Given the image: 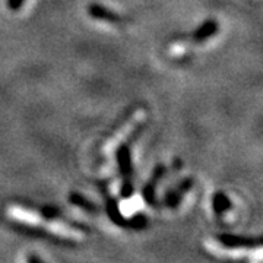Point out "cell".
Segmentation results:
<instances>
[{
    "mask_svg": "<svg viewBox=\"0 0 263 263\" xmlns=\"http://www.w3.org/2000/svg\"><path fill=\"white\" fill-rule=\"evenodd\" d=\"M192 187H193V179H190V177H186V179L179 181L177 186L170 189L168 192L165 193L164 200H162L164 206L170 208V209H177L180 206V203H181V200H183V197L186 196V193Z\"/></svg>",
    "mask_w": 263,
    "mask_h": 263,
    "instance_id": "obj_1",
    "label": "cell"
},
{
    "mask_svg": "<svg viewBox=\"0 0 263 263\" xmlns=\"http://www.w3.org/2000/svg\"><path fill=\"white\" fill-rule=\"evenodd\" d=\"M216 240L219 245H222L227 249H252V247H259L262 243L260 238L237 234H219Z\"/></svg>",
    "mask_w": 263,
    "mask_h": 263,
    "instance_id": "obj_2",
    "label": "cell"
},
{
    "mask_svg": "<svg viewBox=\"0 0 263 263\" xmlns=\"http://www.w3.org/2000/svg\"><path fill=\"white\" fill-rule=\"evenodd\" d=\"M116 161L117 167L123 179H132L133 176V161H132V151L127 143H122L116 151Z\"/></svg>",
    "mask_w": 263,
    "mask_h": 263,
    "instance_id": "obj_3",
    "label": "cell"
},
{
    "mask_svg": "<svg viewBox=\"0 0 263 263\" xmlns=\"http://www.w3.org/2000/svg\"><path fill=\"white\" fill-rule=\"evenodd\" d=\"M88 15L95 21H103L107 24H119L122 21V16L114 10L105 8L101 3H91L88 5Z\"/></svg>",
    "mask_w": 263,
    "mask_h": 263,
    "instance_id": "obj_4",
    "label": "cell"
},
{
    "mask_svg": "<svg viewBox=\"0 0 263 263\" xmlns=\"http://www.w3.org/2000/svg\"><path fill=\"white\" fill-rule=\"evenodd\" d=\"M105 212L114 226L127 227V219L122 214L117 199H114L113 196H105Z\"/></svg>",
    "mask_w": 263,
    "mask_h": 263,
    "instance_id": "obj_5",
    "label": "cell"
},
{
    "mask_svg": "<svg viewBox=\"0 0 263 263\" xmlns=\"http://www.w3.org/2000/svg\"><path fill=\"white\" fill-rule=\"evenodd\" d=\"M219 29V24L216 22L215 19H206L203 21L193 32V40L196 43H203L209 38H212L215 34H218Z\"/></svg>",
    "mask_w": 263,
    "mask_h": 263,
    "instance_id": "obj_6",
    "label": "cell"
},
{
    "mask_svg": "<svg viewBox=\"0 0 263 263\" xmlns=\"http://www.w3.org/2000/svg\"><path fill=\"white\" fill-rule=\"evenodd\" d=\"M15 227H16V230H18V231L24 233V234L32 235V237H38V238H46V240H48V241H53V243H56V245H67V241L63 240V238H60L59 235L50 234V233L44 231V230H41V228H37V227L22 226V224H15Z\"/></svg>",
    "mask_w": 263,
    "mask_h": 263,
    "instance_id": "obj_7",
    "label": "cell"
},
{
    "mask_svg": "<svg viewBox=\"0 0 263 263\" xmlns=\"http://www.w3.org/2000/svg\"><path fill=\"white\" fill-rule=\"evenodd\" d=\"M69 203L73 205V206L82 209L84 212H88V214H97L98 212V206L97 203H94L92 200H89L88 197L84 196L82 193L79 192H70L69 193V197H67Z\"/></svg>",
    "mask_w": 263,
    "mask_h": 263,
    "instance_id": "obj_8",
    "label": "cell"
},
{
    "mask_svg": "<svg viewBox=\"0 0 263 263\" xmlns=\"http://www.w3.org/2000/svg\"><path fill=\"white\" fill-rule=\"evenodd\" d=\"M233 208L231 199L224 192H216L212 196V211L216 215H224Z\"/></svg>",
    "mask_w": 263,
    "mask_h": 263,
    "instance_id": "obj_9",
    "label": "cell"
},
{
    "mask_svg": "<svg viewBox=\"0 0 263 263\" xmlns=\"http://www.w3.org/2000/svg\"><path fill=\"white\" fill-rule=\"evenodd\" d=\"M157 181L149 179V181H146L142 187V197L149 206H157Z\"/></svg>",
    "mask_w": 263,
    "mask_h": 263,
    "instance_id": "obj_10",
    "label": "cell"
},
{
    "mask_svg": "<svg viewBox=\"0 0 263 263\" xmlns=\"http://www.w3.org/2000/svg\"><path fill=\"white\" fill-rule=\"evenodd\" d=\"M146 227H148V218L142 212H138L136 215L132 216L130 219H127V228H130V230L141 231V230H145Z\"/></svg>",
    "mask_w": 263,
    "mask_h": 263,
    "instance_id": "obj_11",
    "label": "cell"
},
{
    "mask_svg": "<svg viewBox=\"0 0 263 263\" xmlns=\"http://www.w3.org/2000/svg\"><path fill=\"white\" fill-rule=\"evenodd\" d=\"M135 193V184L132 179H123L122 186H120V197L122 199H130Z\"/></svg>",
    "mask_w": 263,
    "mask_h": 263,
    "instance_id": "obj_12",
    "label": "cell"
},
{
    "mask_svg": "<svg viewBox=\"0 0 263 263\" xmlns=\"http://www.w3.org/2000/svg\"><path fill=\"white\" fill-rule=\"evenodd\" d=\"M40 212H41V215L44 216L46 219H50V221H56V219H59L62 216V212L56 206H50V205L41 208Z\"/></svg>",
    "mask_w": 263,
    "mask_h": 263,
    "instance_id": "obj_13",
    "label": "cell"
},
{
    "mask_svg": "<svg viewBox=\"0 0 263 263\" xmlns=\"http://www.w3.org/2000/svg\"><path fill=\"white\" fill-rule=\"evenodd\" d=\"M165 173H167V167L164 164H157L154 167V170H152L151 179L154 180V181H157V183H160V180L165 176Z\"/></svg>",
    "mask_w": 263,
    "mask_h": 263,
    "instance_id": "obj_14",
    "label": "cell"
},
{
    "mask_svg": "<svg viewBox=\"0 0 263 263\" xmlns=\"http://www.w3.org/2000/svg\"><path fill=\"white\" fill-rule=\"evenodd\" d=\"M25 3V0H6V5H8V8L10 10H13V12H16L22 8V5Z\"/></svg>",
    "mask_w": 263,
    "mask_h": 263,
    "instance_id": "obj_15",
    "label": "cell"
},
{
    "mask_svg": "<svg viewBox=\"0 0 263 263\" xmlns=\"http://www.w3.org/2000/svg\"><path fill=\"white\" fill-rule=\"evenodd\" d=\"M27 260H28L29 263H43L44 260H43V257H40V256H37V254H29L28 257H27Z\"/></svg>",
    "mask_w": 263,
    "mask_h": 263,
    "instance_id": "obj_16",
    "label": "cell"
}]
</instances>
